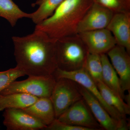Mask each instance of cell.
<instances>
[{
  "mask_svg": "<svg viewBox=\"0 0 130 130\" xmlns=\"http://www.w3.org/2000/svg\"><path fill=\"white\" fill-rule=\"evenodd\" d=\"M16 67L25 75L47 76L53 75L58 68L55 41L41 31L35 29L24 37L13 36Z\"/></svg>",
  "mask_w": 130,
  "mask_h": 130,
  "instance_id": "obj_1",
  "label": "cell"
},
{
  "mask_svg": "<svg viewBox=\"0 0 130 130\" xmlns=\"http://www.w3.org/2000/svg\"><path fill=\"white\" fill-rule=\"evenodd\" d=\"M94 3L93 0H64L52 16L36 25L55 41L77 34L79 23Z\"/></svg>",
  "mask_w": 130,
  "mask_h": 130,
  "instance_id": "obj_2",
  "label": "cell"
},
{
  "mask_svg": "<svg viewBox=\"0 0 130 130\" xmlns=\"http://www.w3.org/2000/svg\"><path fill=\"white\" fill-rule=\"evenodd\" d=\"M55 45L58 69L70 72L85 67L89 52L78 33L56 40Z\"/></svg>",
  "mask_w": 130,
  "mask_h": 130,
  "instance_id": "obj_3",
  "label": "cell"
},
{
  "mask_svg": "<svg viewBox=\"0 0 130 130\" xmlns=\"http://www.w3.org/2000/svg\"><path fill=\"white\" fill-rule=\"evenodd\" d=\"M56 82V78L53 75L29 77L23 81H13L0 92V94L22 93L38 98H50Z\"/></svg>",
  "mask_w": 130,
  "mask_h": 130,
  "instance_id": "obj_4",
  "label": "cell"
},
{
  "mask_svg": "<svg viewBox=\"0 0 130 130\" xmlns=\"http://www.w3.org/2000/svg\"><path fill=\"white\" fill-rule=\"evenodd\" d=\"M57 119L74 103L83 99L78 84L68 78L56 79L50 97Z\"/></svg>",
  "mask_w": 130,
  "mask_h": 130,
  "instance_id": "obj_5",
  "label": "cell"
},
{
  "mask_svg": "<svg viewBox=\"0 0 130 130\" xmlns=\"http://www.w3.org/2000/svg\"><path fill=\"white\" fill-rule=\"evenodd\" d=\"M56 79L61 78H68L76 82L89 91L101 103L113 118L117 120L126 119V116L120 113L116 109L105 102L96 84L84 68L73 71H66L57 68L53 74Z\"/></svg>",
  "mask_w": 130,
  "mask_h": 130,
  "instance_id": "obj_6",
  "label": "cell"
},
{
  "mask_svg": "<svg viewBox=\"0 0 130 130\" xmlns=\"http://www.w3.org/2000/svg\"><path fill=\"white\" fill-rule=\"evenodd\" d=\"M56 119L63 123L90 130H103L83 98L71 106Z\"/></svg>",
  "mask_w": 130,
  "mask_h": 130,
  "instance_id": "obj_7",
  "label": "cell"
},
{
  "mask_svg": "<svg viewBox=\"0 0 130 130\" xmlns=\"http://www.w3.org/2000/svg\"><path fill=\"white\" fill-rule=\"evenodd\" d=\"M78 85L83 99L88 106L93 116L103 129H129V125L127 119L118 120L113 118L94 96L83 86L78 84Z\"/></svg>",
  "mask_w": 130,
  "mask_h": 130,
  "instance_id": "obj_8",
  "label": "cell"
},
{
  "mask_svg": "<svg viewBox=\"0 0 130 130\" xmlns=\"http://www.w3.org/2000/svg\"><path fill=\"white\" fill-rule=\"evenodd\" d=\"M78 34L90 53L99 55L107 54L117 44L113 35L107 28L84 31Z\"/></svg>",
  "mask_w": 130,
  "mask_h": 130,
  "instance_id": "obj_9",
  "label": "cell"
},
{
  "mask_svg": "<svg viewBox=\"0 0 130 130\" xmlns=\"http://www.w3.org/2000/svg\"><path fill=\"white\" fill-rule=\"evenodd\" d=\"M3 116V124L8 130H44L47 127L22 109H6Z\"/></svg>",
  "mask_w": 130,
  "mask_h": 130,
  "instance_id": "obj_10",
  "label": "cell"
},
{
  "mask_svg": "<svg viewBox=\"0 0 130 130\" xmlns=\"http://www.w3.org/2000/svg\"><path fill=\"white\" fill-rule=\"evenodd\" d=\"M113 14L109 9L94 3L79 23L77 33L106 28Z\"/></svg>",
  "mask_w": 130,
  "mask_h": 130,
  "instance_id": "obj_11",
  "label": "cell"
},
{
  "mask_svg": "<svg viewBox=\"0 0 130 130\" xmlns=\"http://www.w3.org/2000/svg\"><path fill=\"white\" fill-rule=\"evenodd\" d=\"M106 54L118 75L122 90L130 91V54L124 47L116 44Z\"/></svg>",
  "mask_w": 130,
  "mask_h": 130,
  "instance_id": "obj_12",
  "label": "cell"
},
{
  "mask_svg": "<svg viewBox=\"0 0 130 130\" xmlns=\"http://www.w3.org/2000/svg\"><path fill=\"white\" fill-rule=\"evenodd\" d=\"M113 35L116 44L123 47L130 53V12L117 13L107 26Z\"/></svg>",
  "mask_w": 130,
  "mask_h": 130,
  "instance_id": "obj_13",
  "label": "cell"
},
{
  "mask_svg": "<svg viewBox=\"0 0 130 130\" xmlns=\"http://www.w3.org/2000/svg\"><path fill=\"white\" fill-rule=\"evenodd\" d=\"M22 109L47 126L56 119L53 105L50 98H39L32 105Z\"/></svg>",
  "mask_w": 130,
  "mask_h": 130,
  "instance_id": "obj_14",
  "label": "cell"
},
{
  "mask_svg": "<svg viewBox=\"0 0 130 130\" xmlns=\"http://www.w3.org/2000/svg\"><path fill=\"white\" fill-rule=\"evenodd\" d=\"M38 98L25 93L0 94V111L7 108L24 109L33 104Z\"/></svg>",
  "mask_w": 130,
  "mask_h": 130,
  "instance_id": "obj_15",
  "label": "cell"
},
{
  "mask_svg": "<svg viewBox=\"0 0 130 130\" xmlns=\"http://www.w3.org/2000/svg\"><path fill=\"white\" fill-rule=\"evenodd\" d=\"M100 56L102 64L103 83L124 100L125 95L121 88L119 78L108 56L106 54H102Z\"/></svg>",
  "mask_w": 130,
  "mask_h": 130,
  "instance_id": "obj_16",
  "label": "cell"
},
{
  "mask_svg": "<svg viewBox=\"0 0 130 130\" xmlns=\"http://www.w3.org/2000/svg\"><path fill=\"white\" fill-rule=\"evenodd\" d=\"M103 100L109 106L124 116L130 114V105L126 103L124 100L116 92L100 81L96 84Z\"/></svg>",
  "mask_w": 130,
  "mask_h": 130,
  "instance_id": "obj_17",
  "label": "cell"
},
{
  "mask_svg": "<svg viewBox=\"0 0 130 130\" xmlns=\"http://www.w3.org/2000/svg\"><path fill=\"white\" fill-rule=\"evenodd\" d=\"M64 0H37L31 6H39L36 11L31 13L32 22L36 25L52 16Z\"/></svg>",
  "mask_w": 130,
  "mask_h": 130,
  "instance_id": "obj_18",
  "label": "cell"
},
{
  "mask_svg": "<svg viewBox=\"0 0 130 130\" xmlns=\"http://www.w3.org/2000/svg\"><path fill=\"white\" fill-rule=\"evenodd\" d=\"M0 17L6 19L13 27L19 20L30 19L31 13L23 11L12 0H0Z\"/></svg>",
  "mask_w": 130,
  "mask_h": 130,
  "instance_id": "obj_19",
  "label": "cell"
},
{
  "mask_svg": "<svg viewBox=\"0 0 130 130\" xmlns=\"http://www.w3.org/2000/svg\"><path fill=\"white\" fill-rule=\"evenodd\" d=\"M84 68L96 84L102 81L103 68L100 55L89 53Z\"/></svg>",
  "mask_w": 130,
  "mask_h": 130,
  "instance_id": "obj_20",
  "label": "cell"
},
{
  "mask_svg": "<svg viewBox=\"0 0 130 130\" xmlns=\"http://www.w3.org/2000/svg\"><path fill=\"white\" fill-rule=\"evenodd\" d=\"M93 2L111 11L114 13L130 12V0H93Z\"/></svg>",
  "mask_w": 130,
  "mask_h": 130,
  "instance_id": "obj_21",
  "label": "cell"
},
{
  "mask_svg": "<svg viewBox=\"0 0 130 130\" xmlns=\"http://www.w3.org/2000/svg\"><path fill=\"white\" fill-rule=\"evenodd\" d=\"M24 73L17 67L0 72V92L20 77L25 76Z\"/></svg>",
  "mask_w": 130,
  "mask_h": 130,
  "instance_id": "obj_22",
  "label": "cell"
},
{
  "mask_svg": "<svg viewBox=\"0 0 130 130\" xmlns=\"http://www.w3.org/2000/svg\"><path fill=\"white\" fill-rule=\"evenodd\" d=\"M44 130H90L89 128L72 125L63 123L55 119Z\"/></svg>",
  "mask_w": 130,
  "mask_h": 130,
  "instance_id": "obj_23",
  "label": "cell"
}]
</instances>
